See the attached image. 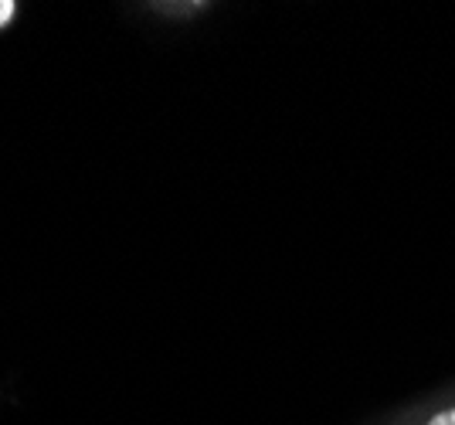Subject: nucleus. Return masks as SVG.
<instances>
[{
    "instance_id": "f257e3e1",
    "label": "nucleus",
    "mask_w": 455,
    "mask_h": 425,
    "mask_svg": "<svg viewBox=\"0 0 455 425\" xmlns=\"http://www.w3.org/2000/svg\"><path fill=\"white\" fill-rule=\"evenodd\" d=\"M428 425H455V408H449V412H438Z\"/></svg>"
},
{
    "instance_id": "f03ea898",
    "label": "nucleus",
    "mask_w": 455,
    "mask_h": 425,
    "mask_svg": "<svg viewBox=\"0 0 455 425\" xmlns=\"http://www.w3.org/2000/svg\"><path fill=\"white\" fill-rule=\"evenodd\" d=\"M11 18H14V4H11V0H0V24Z\"/></svg>"
}]
</instances>
